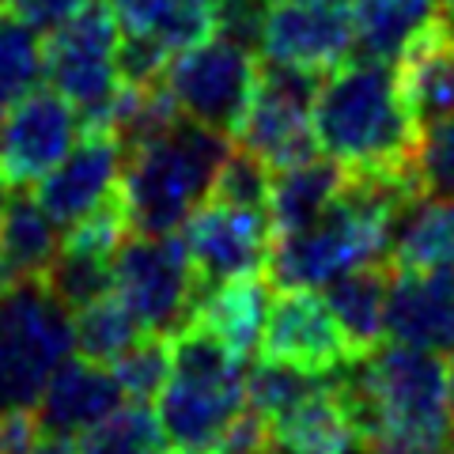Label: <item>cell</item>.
I'll use <instances>...</instances> for the list:
<instances>
[{"label": "cell", "instance_id": "6da1fadb", "mask_svg": "<svg viewBox=\"0 0 454 454\" xmlns=\"http://www.w3.org/2000/svg\"><path fill=\"white\" fill-rule=\"evenodd\" d=\"M360 443L387 454H435L450 435V379L439 352L379 345L333 375Z\"/></svg>", "mask_w": 454, "mask_h": 454}, {"label": "cell", "instance_id": "7a4b0ae2", "mask_svg": "<svg viewBox=\"0 0 454 454\" xmlns=\"http://www.w3.org/2000/svg\"><path fill=\"white\" fill-rule=\"evenodd\" d=\"M318 148L345 170L394 175L417 170L420 129L402 98L390 61H345L325 76L310 110Z\"/></svg>", "mask_w": 454, "mask_h": 454}, {"label": "cell", "instance_id": "3957f363", "mask_svg": "<svg viewBox=\"0 0 454 454\" xmlns=\"http://www.w3.org/2000/svg\"><path fill=\"white\" fill-rule=\"evenodd\" d=\"M231 152V137L190 121L186 114L167 137L125 155L121 208L137 235L178 231L212 197L216 170Z\"/></svg>", "mask_w": 454, "mask_h": 454}, {"label": "cell", "instance_id": "277c9868", "mask_svg": "<svg viewBox=\"0 0 454 454\" xmlns=\"http://www.w3.org/2000/svg\"><path fill=\"white\" fill-rule=\"evenodd\" d=\"M243 364L201 322L170 337V379L160 394V420L175 454H212L223 432L243 417Z\"/></svg>", "mask_w": 454, "mask_h": 454}, {"label": "cell", "instance_id": "5b68a950", "mask_svg": "<svg viewBox=\"0 0 454 454\" xmlns=\"http://www.w3.org/2000/svg\"><path fill=\"white\" fill-rule=\"evenodd\" d=\"M73 352V310L46 277L0 292V413L38 409L53 372Z\"/></svg>", "mask_w": 454, "mask_h": 454}, {"label": "cell", "instance_id": "8992f818", "mask_svg": "<svg viewBox=\"0 0 454 454\" xmlns=\"http://www.w3.org/2000/svg\"><path fill=\"white\" fill-rule=\"evenodd\" d=\"M121 31L125 27L110 0H88L65 27L42 38L50 88L76 106L83 129L106 133L114 103L125 88L118 76V61H114Z\"/></svg>", "mask_w": 454, "mask_h": 454}, {"label": "cell", "instance_id": "52a82bcc", "mask_svg": "<svg viewBox=\"0 0 454 454\" xmlns=\"http://www.w3.org/2000/svg\"><path fill=\"white\" fill-rule=\"evenodd\" d=\"M114 292L145 325V333L175 337L197 318V303L208 292V284L197 277L190 247L178 231H129L114 254Z\"/></svg>", "mask_w": 454, "mask_h": 454}, {"label": "cell", "instance_id": "ba28073f", "mask_svg": "<svg viewBox=\"0 0 454 454\" xmlns=\"http://www.w3.org/2000/svg\"><path fill=\"white\" fill-rule=\"evenodd\" d=\"M163 83L190 121L235 140L258 91V53L223 35H212L201 46L170 57Z\"/></svg>", "mask_w": 454, "mask_h": 454}, {"label": "cell", "instance_id": "9c48e42d", "mask_svg": "<svg viewBox=\"0 0 454 454\" xmlns=\"http://www.w3.org/2000/svg\"><path fill=\"white\" fill-rule=\"evenodd\" d=\"M356 50L352 0H273L262 27L258 57L333 73Z\"/></svg>", "mask_w": 454, "mask_h": 454}, {"label": "cell", "instance_id": "30bf717a", "mask_svg": "<svg viewBox=\"0 0 454 454\" xmlns=\"http://www.w3.org/2000/svg\"><path fill=\"white\" fill-rule=\"evenodd\" d=\"M182 239L190 247L193 269L208 288L231 277L265 273L277 227L269 212L235 208L223 201H208L182 223Z\"/></svg>", "mask_w": 454, "mask_h": 454}, {"label": "cell", "instance_id": "8fae6325", "mask_svg": "<svg viewBox=\"0 0 454 454\" xmlns=\"http://www.w3.org/2000/svg\"><path fill=\"white\" fill-rule=\"evenodd\" d=\"M83 133L76 106L61 91L35 88L4 118V160L0 175L12 186H38L65 160Z\"/></svg>", "mask_w": 454, "mask_h": 454}, {"label": "cell", "instance_id": "7c38bea8", "mask_svg": "<svg viewBox=\"0 0 454 454\" xmlns=\"http://www.w3.org/2000/svg\"><path fill=\"white\" fill-rule=\"evenodd\" d=\"M258 352L262 360L303 367L310 375H333L352 364L348 340L315 288H280L273 295Z\"/></svg>", "mask_w": 454, "mask_h": 454}, {"label": "cell", "instance_id": "4fadbf2b", "mask_svg": "<svg viewBox=\"0 0 454 454\" xmlns=\"http://www.w3.org/2000/svg\"><path fill=\"white\" fill-rule=\"evenodd\" d=\"M121 170L125 152L114 133L83 129L73 152L38 182V201L57 227H73L121 190Z\"/></svg>", "mask_w": 454, "mask_h": 454}, {"label": "cell", "instance_id": "5bb4252c", "mask_svg": "<svg viewBox=\"0 0 454 454\" xmlns=\"http://www.w3.org/2000/svg\"><path fill=\"white\" fill-rule=\"evenodd\" d=\"M387 333L409 348L454 352L450 269H394L387 288Z\"/></svg>", "mask_w": 454, "mask_h": 454}, {"label": "cell", "instance_id": "9a60e30c", "mask_svg": "<svg viewBox=\"0 0 454 454\" xmlns=\"http://www.w3.org/2000/svg\"><path fill=\"white\" fill-rule=\"evenodd\" d=\"M125 390L118 375L106 364H95L88 356H68L53 372L46 394L38 402V424L46 435H68L76 439L80 432L95 428L98 420H106L114 409H121Z\"/></svg>", "mask_w": 454, "mask_h": 454}, {"label": "cell", "instance_id": "2e32d148", "mask_svg": "<svg viewBox=\"0 0 454 454\" xmlns=\"http://www.w3.org/2000/svg\"><path fill=\"white\" fill-rule=\"evenodd\" d=\"M57 250H61V235L50 212L42 208L38 193H31V186H12L4 220H0V292L46 277Z\"/></svg>", "mask_w": 454, "mask_h": 454}, {"label": "cell", "instance_id": "e0dca14e", "mask_svg": "<svg viewBox=\"0 0 454 454\" xmlns=\"http://www.w3.org/2000/svg\"><path fill=\"white\" fill-rule=\"evenodd\" d=\"M235 145L262 155L273 170L307 163L318 155V137H315L310 110L292 103V98H284V95L265 91V88L254 91L247 118L235 133Z\"/></svg>", "mask_w": 454, "mask_h": 454}, {"label": "cell", "instance_id": "ac0fdd59", "mask_svg": "<svg viewBox=\"0 0 454 454\" xmlns=\"http://www.w3.org/2000/svg\"><path fill=\"white\" fill-rule=\"evenodd\" d=\"M273 310V280L262 273L220 280L201 295L197 303V318L205 330H212L235 356H250L262 348V333Z\"/></svg>", "mask_w": 454, "mask_h": 454}, {"label": "cell", "instance_id": "d6986e66", "mask_svg": "<svg viewBox=\"0 0 454 454\" xmlns=\"http://www.w3.org/2000/svg\"><path fill=\"white\" fill-rule=\"evenodd\" d=\"M397 83L420 133L454 121V42L443 27H432L405 50L397 61Z\"/></svg>", "mask_w": 454, "mask_h": 454}, {"label": "cell", "instance_id": "ffe728a7", "mask_svg": "<svg viewBox=\"0 0 454 454\" xmlns=\"http://www.w3.org/2000/svg\"><path fill=\"white\" fill-rule=\"evenodd\" d=\"M333 375L315 394H307L303 402L284 409L277 420H269L273 424V447L280 454H356L360 435L337 397Z\"/></svg>", "mask_w": 454, "mask_h": 454}, {"label": "cell", "instance_id": "44dd1931", "mask_svg": "<svg viewBox=\"0 0 454 454\" xmlns=\"http://www.w3.org/2000/svg\"><path fill=\"white\" fill-rule=\"evenodd\" d=\"M356 50L372 61H402L405 50L439 27L443 0H352Z\"/></svg>", "mask_w": 454, "mask_h": 454}, {"label": "cell", "instance_id": "7402d4cb", "mask_svg": "<svg viewBox=\"0 0 454 454\" xmlns=\"http://www.w3.org/2000/svg\"><path fill=\"white\" fill-rule=\"evenodd\" d=\"M387 288H390V273H382L379 265L352 269V273L325 284L322 300L330 303L340 333L348 340L352 360L372 356L382 345V333H387Z\"/></svg>", "mask_w": 454, "mask_h": 454}, {"label": "cell", "instance_id": "603a6c76", "mask_svg": "<svg viewBox=\"0 0 454 454\" xmlns=\"http://www.w3.org/2000/svg\"><path fill=\"white\" fill-rule=\"evenodd\" d=\"M394 269H450L454 273V197L420 193L394 223Z\"/></svg>", "mask_w": 454, "mask_h": 454}, {"label": "cell", "instance_id": "cb8c5ba5", "mask_svg": "<svg viewBox=\"0 0 454 454\" xmlns=\"http://www.w3.org/2000/svg\"><path fill=\"white\" fill-rule=\"evenodd\" d=\"M348 170L337 160H307L295 167H284L273 175V197H269V216H273L277 235L303 231L325 208L337 201Z\"/></svg>", "mask_w": 454, "mask_h": 454}, {"label": "cell", "instance_id": "d4e9b609", "mask_svg": "<svg viewBox=\"0 0 454 454\" xmlns=\"http://www.w3.org/2000/svg\"><path fill=\"white\" fill-rule=\"evenodd\" d=\"M145 325L137 322V315L118 292L98 295L95 303L73 310V340H76V356H88L95 364H114L121 352H129Z\"/></svg>", "mask_w": 454, "mask_h": 454}, {"label": "cell", "instance_id": "484cf974", "mask_svg": "<svg viewBox=\"0 0 454 454\" xmlns=\"http://www.w3.org/2000/svg\"><path fill=\"white\" fill-rule=\"evenodd\" d=\"M76 454H175L160 413L148 402L114 409L106 420L76 435Z\"/></svg>", "mask_w": 454, "mask_h": 454}, {"label": "cell", "instance_id": "4316f807", "mask_svg": "<svg viewBox=\"0 0 454 454\" xmlns=\"http://www.w3.org/2000/svg\"><path fill=\"white\" fill-rule=\"evenodd\" d=\"M46 76L42 35L16 16H0V110L16 106Z\"/></svg>", "mask_w": 454, "mask_h": 454}, {"label": "cell", "instance_id": "83f0119b", "mask_svg": "<svg viewBox=\"0 0 454 454\" xmlns=\"http://www.w3.org/2000/svg\"><path fill=\"white\" fill-rule=\"evenodd\" d=\"M46 284L68 310H80V307L95 303L98 295L114 292V258L110 254H95V250L61 243V250H57V258L46 273Z\"/></svg>", "mask_w": 454, "mask_h": 454}, {"label": "cell", "instance_id": "f1b7e54d", "mask_svg": "<svg viewBox=\"0 0 454 454\" xmlns=\"http://www.w3.org/2000/svg\"><path fill=\"white\" fill-rule=\"evenodd\" d=\"M330 375H310L303 367L280 364V360H262L258 367L247 372V405L265 420H277L284 409L303 402L307 394H315Z\"/></svg>", "mask_w": 454, "mask_h": 454}, {"label": "cell", "instance_id": "f546056e", "mask_svg": "<svg viewBox=\"0 0 454 454\" xmlns=\"http://www.w3.org/2000/svg\"><path fill=\"white\" fill-rule=\"evenodd\" d=\"M269 197H273V167L262 155H254L250 148L235 145L216 170L212 201L250 208V212H269Z\"/></svg>", "mask_w": 454, "mask_h": 454}, {"label": "cell", "instance_id": "4dcf8cb0", "mask_svg": "<svg viewBox=\"0 0 454 454\" xmlns=\"http://www.w3.org/2000/svg\"><path fill=\"white\" fill-rule=\"evenodd\" d=\"M110 372L118 375L129 402H148L152 405V397H160L167 379H170V337L140 333L137 345L110 364Z\"/></svg>", "mask_w": 454, "mask_h": 454}, {"label": "cell", "instance_id": "1f68e13d", "mask_svg": "<svg viewBox=\"0 0 454 454\" xmlns=\"http://www.w3.org/2000/svg\"><path fill=\"white\" fill-rule=\"evenodd\" d=\"M148 31L170 53H182L216 35V12H212V0H163Z\"/></svg>", "mask_w": 454, "mask_h": 454}, {"label": "cell", "instance_id": "d6a6232c", "mask_svg": "<svg viewBox=\"0 0 454 454\" xmlns=\"http://www.w3.org/2000/svg\"><path fill=\"white\" fill-rule=\"evenodd\" d=\"M170 53L160 38L152 31H121V42H118V76L121 83L129 88H148V83H160L167 65H170Z\"/></svg>", "mask_w": 454, "mask_h": 454}, {"label": "cell", "instance_id": "836d02e7", "mask_svg": "<svg viewBox=\"0 0 454 454\" xmlns=\"http://www.w3.org/2000/svg\"><path fill=\"white\" fill-rule=\"evenodd\" d=\"M417 175H420V190L424 193L454 197V121L420 133Z\"/></svg>", "mask_w": 454, "mask_h": 454}, {"label": "cell", "instance_id": "e575fe53", "mask_svg": "<svg viewBox=\"0 0 454 454\" xmlns=\"http://www.w3.org/2000/svg\"><path fill=\"white\" fill-rule=\"evenodd\" d=\"M269 4H273V0H212V12H216V35L231 38V42H239V46L258 53Z\"/></svg>", "mask_w": 454, "mask_h": 454}, {"label": "cell", "instance_id": "d590c367", "mask_svg": "<svg viewBox=\"0 0 454 454\" xmlns=\"http://www.w3.org/2000/svg\"><path fill=\"white\" fill-rule=\"evenodd\" d=\"M83 4H88V0H4L8 16L35 27L38 35H53L57 27H65Z\"/></svg>", "mask_w": 454, "mask_h": 454}, {"label": "cell", "instance_id": "8d00e7d4", "mask_svg": "<svg viewBox=\"0 0 454 454\" xmlns=\"http://www.w3.org/2000/svg\"><path fill=\"white\" fill-rule=\"evenodd\" d=\"M42 439V424L35 409L0 413V454H35Z\"/></svg>", "mask_w": 454, "mask_h": 454}, {"label": "cell", "instance_id": "74e56055", "mask_svg": "<svg viewBox=\"0 0 454 454\" xmlns=\"http://www.w3.org/2000/svg\"><path fill=\"white\" fill-rule=\"evenodd\" d=\"M35 454H76V439H68V435H46V432H42Z\"/></svg>", "mask_w": 454, "mask_h": 454}, {"label": "cell", "instance_id": "f35d334b", "mask_svg": "<svg viewBox=\"0 0 454 454\" xmlns=\"http://www.w3.org/2000/svg\"><path fill=\"white\" fill-rule=\"evenodd\" d=\"M439 27H443V35L454 42V0H443V16H439Z\"/></svg>", "mask_w": 454, "mask_h": 454}, {"label": "cell", "instance_id": "ab89813d", "mask_svg": "<svg viewBox=\"0 0 454 454\" xmlns=\"http://www.w3.org/2000/svg\"><path fill=\"white\" fill-rule=\"evenodd\" d=\"M8 193H12V182L0 175V220H4V208H8Z\"/></svg>", "mask_w": 454, "mask_h": 454}, {"label": "cell", "instance_id": "60d3db41", "mask_svg": "<svg viewBox=\"0 0 454 454\" xmlns=\"http://www.w3.org/2000/svg\"><path fill=\"white\" fill-rule=\"evenodd\" d=\"M447 379H450V417H454V360H450V367H447Z\"/></svg>", "mask_w": 454, "mask_h": 454}, {"label": "cell", "instance_id": "b9f144b4", "mask_svg": "<svg viewBox=\"0 0 454 454\" xmlns=\"http://www.w3.org/2000/svg\"><path fill=\"white\" fill-rule=\"evenodd\" d=\"M435 454H454V435H447V439H443V447H439Z\"/></svg>", "mask_w": 454, "mask_h": 454}, {"label": "cell", "instance_id": "7bdbcfd3", "mask_svg": "<svg viewBox=\"0 0 454 454\" xmlns=\"http://www.w3.org/2000/svg\"><path fill=\"white\" fill-rule=\"evenodd\" d=\"M356 454H387V450H379V447H367V443H360V447H356Z\"/></svg>", "mask_w": 454, "mask_h": 454}, {"label": "cell", "instance_id": "ee69618b", "mask_svg": "<svg viewBox=\"0 0 454 454\" xmlns=\"http://www.w3.org/2000/svg\"><path fill=\"white\" fill-rule=\"evenodd\" d=\"M0 160H4V114H0Z\"/></svg>", "mask_w": 454, "mask_h": 454}, {"label": "cell", "instance_id": "f6af8a7d", "mask_svg": "<svg viewBox=\"0 0 454 454\" xmlns=\"http://www.w3.org/2000/svg\"><path fill=\"white\" fill-rule=\"evenodd\" d=\"M0 12H4V0H0Z\"/></svg>", "mask_w": 454, "mask_h": 454}]
</instances>
